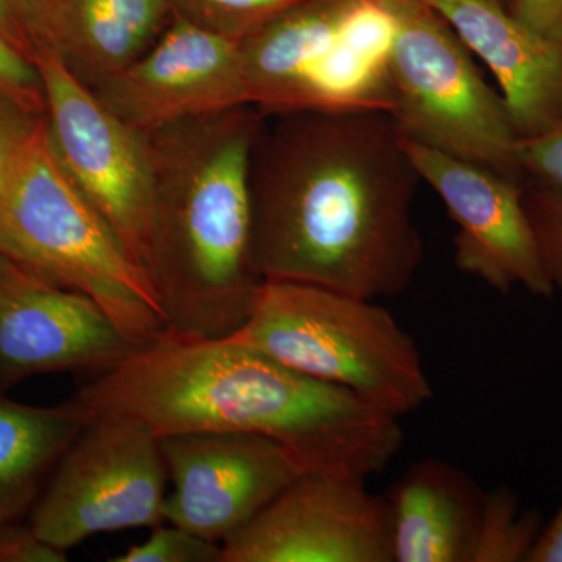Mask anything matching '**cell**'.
Segmentation results:
<instances>
[{
	"label": "cell",
	"instance_id": "cell-27",
	"mask_svg": "<svg viewBox=\"0 0 562 562\" xmlns=\"http://www.w3.org/2000/svg\"><path fill=\"white\" fill-rule=\"evenodd\" d=\"M65 553L41 541L31 527L0 524V562H65Z\"/></svg>",
	"mask_w": 562,
	"mask_h": 562
},
{
	"label": "cell",
	"instance_id": "cell-1",
	"mask_svg": "<svg viewBox=\"0 0 562 562\" xmlns=\"http://www.w3.org/2000/svg\"><path fill=\"white\" fill-rule=\"evenodd\" d=\"M419 179L387 111L266 116L250 157L255 276L369 301L401 295L424 257Z\"/></svg>",
	"mask_w": 562,
	"mask_h": 562
},
{
	"label": "cell",
	"instance_id": "cell-5",
	"mask_svg": "<svg viewBox=\"0 0 562 562\" xmlns=\"http://www.w3.org/2000/svg\"><path fill=\"white\" fill-rule=\"evenodd\" d=\"M228 339L360 395L401 417L430 401V380L408 331L375 301L261 280L249 314Z\"/></svg>",
	"mask_w": 562,
	"mask_h": 562
},
{
	"label": "cell",
	"instance_id": "cell-11",
	"mask_svg": "<svg viewBox=\"0 0 562 562\" xmlns=\"http://www.w3.org/2000/svg\"><path fill=\"white\" fill-rule=\"evenodd\" d=\"M160 449L173 486L166 522L221 546L303 473L280 443L247 432L162 436Z\"/></svg>",
	"mask_w": 562,
	"mask_h": 562
},
{
	"label": "cell",
	"instance_id": "cell-24",
	"mask_svg": "<svg viewBox=\"0 0 562 562\" xmlns=\"http://www.w3.org/2000/svg\"><path fill=\"white\" fill-rule=\"evenodd\" d=\"M43 124V109L0 85V191L22 150Z\"/></svg>",
	"mask_w": 562,
	"mask_h": 562
},
{
	"label": "cell",
	"instance_id": "cell-25",
	"mask_svg": "<svg viewBox=\"0 0 562 562\" xmlns=\"http://www.w3.org/2000/svg\"><path fill=\"white\" fill-rule=\"evenodd\" d=\"M527 205L554 284L562 286V205L536 194L527 199Z\"/></svg>",
	"mask_w": 562,
	"mask_h": 562
},
{
	"label": "cell",
	"instance_id": "cell-16",
	"mask_svg": "<svg viewBox=\"0 0 562 562\" xmlns=\"http://www.w3.org/2000/svg\"><path fill=\"white\" fill-rule=\"evenodd\" d=\"M486 495L449 462H414L384 497L394 562H475Z\"/></svg>",
	"mask_w": 562,
	"mask_h": 562
},
{
	"label": "cell",
	"instance_id": "cell-7",
	"mask_svg": "<svg viewBox=\"0 0 562 562\" xmlns=\"http://www.w3.org/2000/svg\"><path fill=\"white\" fill-rule=\"evenodd\" d=\"M168 469L144 422L92 414L32 508L41 541L68 552L102 532L165 524Z\"/></svg>",
	"mask_w": 562,
	"mask_h": 562
},
{
	"label": "cell",
	"instance_id": "cell-18",
	"mask_svg": "<svg viewBox=\"0 0 562 562\" xmlns=\"http://www.w3.org/2000/svg\"><path fill=\"white\" fill-rule=\"evenodd\" d=\"M91 417L76 397L40 408L0 395V524L16 522L33 508L63 453Z\"/></svg>",
	"mask_w": 562,
	"mask_h": 562
},
{
	"label": "cell",
	"instance_id": "cell-17",
	"mask_svg": "<svg viewBox=\"0 0 562 562\" xmlns=\"http://www.w3.org/2000/svg\"><path fill=\"white\" fill-rule=\"evenodd\" d=\"M172 18L171 0H49L52 55L92 90L149 49Z\"/></svg>",
	"mask_w": 562,
	"mask_h": 562
},
{
	"label": "cell",
	"instance_id": "cell-21",
	"mask_svg": "<svg viewBox=\"0 0 562 562\" xmlns=\"http://www.w3.org/2000/svg\"><path fill=\"white\" fill-rule=\"evenodd\" d=\"M113 562H222L221 543L209 541L179 525H158L149 539L133 546Z\"/></svg>",
	"mask_w": 562,
	"mask_h": 562
},
{
	"label": "cell",
	"instance_id": "cell-22",
	"mask_svg": "<svg viewBox=\"0 0 562 562\" xmlns=\"http://www.w3.org/2000/svg\"><path fill=\"white\" fill-rule=\"evenodd\" d=\"M522 179L531 180L532 194L562 205V117L530 138L520 139Z\"/></svg>",
	"mask_w": 562,
	"mask_h": 562
},
{
	"label": "cell",
	"instance_id": "cell-23",
	"mask_svg": "<svg viewBox=\"0 0 562 562\" xmlns=\"http://www.w3.org/2000/svg\"><path fill=\"white\" fill-rule=\"evenodd\" d=\"M0 38L33 63L50 54L49 0H0Z\"/></svg>",
	"mask_w": 562,
	"mask_h": 562
},
{
	"label": "cell",
	"instance_id": "cell-26",
	"mask_svg": "<svg viewBox=\"0 0 562 562\" xmlns=\"http://www.w3.org/2000/svg\"><path fill=\"white\" fill-rule=\"evenodd\" d=\"M0 85L44 110L43 81L38 68L3 38H0Z\"/></svg>",
	"mask_w": 562,
	"mask_h": 562
},
{
	"label": "cell",
	"instance_id": "cell-13",
	"mask_svg": "<svg viewBox=\"0 0 562 562\" xmlns=\"http://www.w3.org/2000/svg\"><path fill=\"white\" fill-rule=\"evenodd\" d=\"M92 91L143 133L250 105L239 41L179 14L149 49Z\"/></svg>",
	"mask_w": 562,
	"mask_h": 562
},
{
	"label": "cell",
	"instance_id": "cell-12",
	"mask_svg": "<svg viewBox=\"0 0 562 562\" xmlns=\"http://www.w3.org/2000/svg\"><path fill=\"white\" fill-rule=\"evenodd\" d=\"M136 349L88 295L0 254V387L38 373L101 375Z\"/></svg>",
	"mask_w": 562,
	"mask_h": 562
},
{
	"label": "cell",
	"instance_id": "cell-28",
	"mask_svg": "<svg viewBox=\"0 0 562 562\" xmlns=\"http://www.w3.org/2000/svg\"><path fill=\"white\" fill-rule=\"evenodd\" d=\"M512 13L536 32L562 41V0H513Z\"/></svg>",
	"mask_w": 562,
	"mask_h": 562
},
{
	"label": "cell",
	"instance_id": "cell-8",
	"mask_svg": "<svg viewBox=\"0 0 562 562\" xmlns=\"http://www.w3.org/2000/svg\"><path fill=\"white\" fill-rule=\"evenodd\" d=\"M35 65L52 149L149 279L154 180L143 132L116 116L55 55H40Z\"/></svg>",
	"mask_w": 562,
	"mask_h": 562
},
{
	"label": "cell",
	"instance_id": "cell-3",
	"mask_svg": "<svg viewBox=\"0 0 562 562\" xmlns=\"http://www.w3.org/2000/svg\"><path fill=\"white\" fill-rule=\"evenodd\" d=\"M254 105L143 133L154 180L149 280L168 331L222 339L260 284L250 262Z\"/></svg>",
	"mask_w": 562,
	"mask_h": 562
},
{
	"label": "cell",
	"instance_id": "cell-15",
	"mask_svg": "<svg viewBox=\"0 0 562 562\" xmlns=\"http://www.w3.org/2000/svg\"><path fill=\"white\" fill-rule=\"evenodd\" d=\"M492 70L514 127L530 138L562 117V41L528 27L494 0H420Z\"/></svg>",
	"mask_w": 562,
	"mask_h": 562
},
{
	"label": "cell",
	"instance_id": "cell-9",
	"mask_svg": "<svg viewBox=\"0 0 562 562\" xmlns=\"http://www.w3.org/2000/svg\"><path fill=\"white\" fill-rule=\"evenodd\" d=\"M403 147L457 224L458 269L503 294L520 286L538 297L552 299L557 284L522 183L405 135Z\"/></svg>",
	"mask_w": 562,
	"mask_h": 562
},
{
	"label": "cell",
	"instance_id": "cell-10",
	"mask_svg": "<svg viewBox=\"0 0 562 562\" xmlns=\"http://www.w3.org/2000/svg\"><path fill=\"white\" fill-rule=\"evenodd\" d=\"M222 562H394L386 501L366 479L302 473L222 543Z\"/></svg>",
	"mask_w": 562,
	"mask_h": 562
},
{
	"label": "cell",
	"instance_id": "cell-29",
	"mask_svg": "<svg viewBox=\"0 0 562 562\" xmlns=\"http://www.w3.org/2000/svg\"><path fill=\"white\" fill-rule=\"evenodd\" d=\"M525 562H562V502Z\"/></svg>",
	"mask_w": 562,
	"mask_h": 562
},
{
	"label": "cell",
	"instance_id": "cell-14",
	"mask_svg": "<svg viewBox=\"0 0 562 562\" xmlns=\"http://www.w3.org/2000/svg\"><path fill=\"white\" fill-rule=\"evenodd\" d=\"M349 0H305L239 40L250 105L265 116L335 111L349 58Z\"/></svg>",
	"mask_w": 562,
	"mask_h": 562
},
{
	"label": "cell",
	"instance_id": "cell-19",
	"mask_svg": "<svg viewBox=\"0 0 562 562\" xmlns=\"http://www.w3.org/2000/svg\"><path fill=\"white\" fill-rule=\"evenodd\" d=\"M542 530L541 519L520 513L516 495L501 487L486 495L475 562L527 561Z\"/></svg>",
	"mask_w": 562,
	"mask_h": 562
},
{
	"label": "cell",
	"instance_id": "cell-20",
	"mask_svg": "<svg viewBox=\"0 0 562 562\" xmlns=\"http://www.w3.org/2000/svg\"><path fill=\"white\" fill-rule=\"evenodd\" d=\"M171 2L173 14H179L206 31L239 41L305 0H171Z\"/></svg>",
	"mask_w": 562,
	"mask_h": 562
},
{
	"label": "cell",
	"instance_id": "cell-4",
	"mask_svg": "<svg viewBox=\"0 0 562 562\" xmlns=\"http://www.w3.org/2000/svg\"><path fill=\"white\" fill-rule=\"evenodd\" d=\"M0 254L88 295L135 346L168 331L146 273L63 169L46 120L0 191Z\"/></svg>",
	"mask_w": 562,
	"mask_h": 562
},
{
	"label": "cell",
	"instance_id": "cell-2",
	"mask_svg": "<svg viewBox=\"0 0 562 562\" xmlns=\"http://www.w3.org/2000/svg\"><path fill=\"white\" fill-rule=\"evenodd\" d=\"M74 397L162 436L247 432L280 443L303 473L368 479L402 449L401 417L233 339L166 331Z\"/></svg>",
	"mask_w": 562,
	"mask_h": 562
},
{
	"label": "cell",
	"instance_id": "cell-6",
	"mask_svg": "<svg viewBox=\"0 0 562 562\" xmlns=\"http://www.w3.org/2000/svg\"><path fill=\"white\" fill-rule=\"evenodd\" d=\"M392 117L403 135L522 183L520 136L468 47L420 0H390Z\"/></svg>",
	"mask_w": 562,
	"mask_h": 562
}]
</instances>
